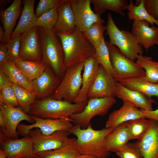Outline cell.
I'll use <instances>...</instances> for the list:
<instances>
[{
	"label": "cell",
	"mask_w": 158,
	"mask_h": 158,
	"mask_svg": "<svg viewBox=\"0 0 158 158\" xmlns=\"http://www.w3.org/2000/svg\"><path fill=\"white\" fill-rule=\"evenodd\" d=\"M56 34L62 45L66 69L84 62L95 55V47L77 27L68 32Z\"/></svg>",
	"instance_id": "obj_1"
},
{
	"label": "cell",
	"mask_w": 158,
	"mask_h": 158,
	"mask_svg": "<svg viewBox=\"0 0 158 158\" xmlns=\"http://www.w3.org/2000/svg\"><path fill=\"white\" fill-rule=\"evenodd\" d=\"M114 128H105L95 130L91 123L86 128L83 129L80 126L74 124L68 132L76 137V144L80 154H89L99 158H107L110 152L107 148L106 139Z\"/></svg>",
	"instance_id": "obj_2"
},
{
	"label": "cell",
	"mask_w": 158,
	"mask_h": 158,
	"mask_svg": "<svg viewBox=\"0 0 158 158\" xmlns=\"http://www.w3.org/2000/svg\"><path fill=\"white\" fill-rule=\"evenodd\" d=\"M42 54V61L61 80L66 71L63 50L61 40L53 30L37 27Z\"/></svg>",
	"instance_id": "obj_3"
},
{
	"label": "cell",
	"mask_w": 158,
	"mask_h": 158,
	"mask_svg": "<svg viewBox=\"0 0 158 158\" xmlns=\"http://www.w3.org/2000/svg\"><path fill=\"white\" fill-rule=\"evenodd\" d=\"M87 103H70L49 97L36 99L28 114L44 118L70 119L73 115L82 111Z\"/></svg>",
	"instance_id": "obj_4"
},
{
	"label": "cell",
	"mask_w": 158,
	"mask_h": 158,
	"mask_svg": "<svg viewBox=\"0 0 158 158\" xmlns=\"http://www.w3.org/2000/svg\"><path fill=\"white\" fill-rule=\"evenodd\" d=\"M106 34L109 42L116 46L121 54L130 60L135 61L138 56L142 55L143 49L136 37L132 32L120 30L115 24L111 14L107 15Z\"/></svg>",
	"instance_id": "obj_5"
},
{
	"label": "cell",
	"mask_w": 158,
	"mask_h": 158,
	"mask_svg": "<svg viewBox=\"0 0 158 158\" xmlns=\"http://www.w3.org/2000/svg\"><path fill=\"white\" fill-rule=\"evenodd\" d=\"M84 63L67 68L61 82L51 97L53 99L73 103L80 91L82 83V73Z\"/></svg>",
	"instance_id": "obj_6"
},
{
	"label": "cell",
	"mask_w": 158,
	"mask_h": 158,
	"mask_svg": "<svg viewBox=\"0 0 158 158\" xmlns=\"http://www.w3.org/2000/svg\"><path fill=\"white\" fill-rule=\"evenodd\" d=\"M108 48L111 64L115 73V80L116 81L135 77H144L145 70L138 63L123 55L115 45L105 41Z\"/></svg>",
	"instance_id": "obj_7"
},
{
	"label": "cell",
	"mask_w": 158,
	"mask_h": 158,
	"mask_svg": "<svg viewBox=\"0 0 158 158\" xmlns=\"http://www.w3.org/2000/svg\"><path fill=\"white\" fill-rule=\"evenodd\" d=\"M116 101L114 97L89 98L83 110L73 115L70 118L74 125H78L83 129L86 128L95 116L105 115Z\"/></svg>",
	"instance_id": "obj_8"
},
{
	"label": "cell",
	"mask_w": 158,
	"mask_h": 158,
	"mask_svg": "<svg viewBox=\"0 0 158 158\" xmlns=\"http://www.w3.org/2000/svg\"><path fill=\"white\" fill-rule=\"evenodd\" d=\"M31 116L34 123L29 125L20 123L17 130L18 135H28L30 130L38 128L43 135L48 136L59 130L68 132L74 125L71 119L44 118Z\"/></svg>",
	"instance_id": "obj_9"
},
{
	"label": "cell",
	"mask_w": 158,
	"mask_h": 158,
	"mask_svg": "<svg viewBox=\"0 0 158 158\" xmlns=\"http://www.w3.org/2000/svg\"><path fill=\"white\" fill-rule=\"evenodd\" d=\"M69 134L68 131L59 130L45 136L42 134L40 129L35 128L30 130L28 135L32 140L34 151L36 154L60 148L68 139Z\"/></svg>",
	"instance_id": "obj_10"
},
{
	"label": "cell",
	"mask_w": 158,
	"mask_h": 158,
	"mask_svg": "<svg viewBox=\"0 0 158 158\" xmlns=\"http://www.w3.org/2000/svg\"><path fill=\"white\" fill-rule=\"evenodd\" d=\"M0 145L7 152V158H36L32 140L28 135L20 139H12L0 130Z\"/></svg>",
	"instance_id": "obj_11"
},
{
	"label": "cell",
	"mask_w": 158,
	"mask_h": 158,
	"mask_svg": "<svg viewBox=\"0 0 158 158\" xmlns=\"http://www.w3.org/2000/svg\"><path fill=\"white\" fill-rule=\"evenodd\" d=\"M117 81L101 65L88 90V98L116 97Z\"/></svg>",
	"instance_id": "obj_12"
},
{
	"label": "cell",
	"mask_w": 158,
	"mask_h": 158,
	"mask_svg": "<svg viewBox=\"0 0 158 158\" xmlns=\"http://www.w3.org/2000/svg\"><path fill=\"white\" fill-rule=\"evenodd\" d=\"M19 56L23 60L42 61V49L37 27H33L21 35Z\"/></svg>",
	"instance_id": "obj_13"
},
{
	"label": "cell",
	"mask_w": 158,
	"mask_h": 158,
	"mask_svg": "<svg viewBox=\"0 0 158 158\" xmlns=\"http://www.w3.org/2000/svg\"><path fill=\"white\" fill-rule=\"evenodd\" d=\"M0 111L4 117L6 123V128L0 129V130L9 138H18L17 128L21 121H26L32 124L34 122L31 116L24 112L19 106L13 107L0 103Z\"/></svg>",
	"instance_id": "obj_14"
},
{
	"label": "cell",
	"mask_w": 158,
	"mask_h": 158,
	"mask_svg": "<svg viewBox=\"0 0 158 158\" xmlns=\"http://www.w3.org/2000/svg\"><path fill=\"white\" fill-rule=\"evenodd\" d=\"M76 27L82 32L95 23H104L101 16L95 13L90 7V0H70Z\"/></svg>",
	"instance_id": "obj_15"
},
{
	"label": "cell",
	"mask_w": 158,
	"mask_h": 158,
	"mask_svg": "<svg viewBox=\"0 0 158 158\" xmlns=\"http://www.w3.org/2000/svg\"><path fill=\"white\" fill-rule=\"evenodd\" d=\"M150 119L147 131L135 143L143 158H158V123Z\"/></svg>",
	"instance_id": "obj_16"
},
{
	"label": "cell",
	"mask_w": 158,
	"mask_h": 158,
	"mask_svg": "<svg viewBox=\"0 0 158 158\" xmlns=\"http://www.w3.org/2000/svg\"><path fill=\"white\" fill-rule=\"evenodd\" d=\"M61 80L50 68L46 66L43 73L32 80L37 98L41 99L51 97Z\"/></svg>",
	"instance_id": "obj_17"
},
{
	"label": "cell",
	"mask_w": 158,
	"mask_h": 158,
	"mask_svg": "<svg viewBox=\"0 0 158 158\" xmlns=\"http://www.w3.org/2000/svg\"><path fill=\"white\" fill-rule=\"evenodd\" d=\"M116 96L123 102L129 103L137 108L146 111L153 110L152 104L156 102L143 94L128 88L117 81Z\"/></svg>",
	"instance_id": "obj_18"
},
{
	"label": "cell",
	"mask_w": 158,
	"mask_h": 158,
	"mask_svg": "<svg viewBox=\"0 0 158 158\" xmlns=\"http://www.w3.org/2000/svg\"><path fill=\"white\" fill-rule=\"evenodd\" d=\"M149 25L146 21L135 20L132 28V32L147 52L154 45L158 46V27Z\"/></svg>",
	"instance_id": "obj_19"
},
{
	"label": "cell",
	"mask_w": 158,
	"mask_h": 158,
	"mask_svg": "<svg viewBox=\"0 0 158 158\" xmlns=\"http://www.w3.org/2000/svg\"><path fill=\"white\" fill-rule=\"evenodd\" d=\"M144 118L141 109L123 102L122 106L109 115L105 128H114L124 123L137 118Z\"/></svg>",
	"instance_id": "obj_20"
},
{
	"label": "cell",
	"mask_w": 158,
	"mask_h": 158,
	"mask_svg": "<svg viewBox=\"0 0 158 158\" xmlns=\"http://www.w3.org/2000/svg\"><path fill=\"white\" fill-rule=\"evenodd\" d=\"M57 9L58 18L53 29L55 33L68 32L76 27L70 0H62Z\"/></svg>",
	"instance_id": "obj_21"
},
{
	"label": "cell",
	"mask_w": 158,
	"mask_h": 158,
	"mask_svg": "<svg viewBox=\"0 0 158 158\" xmlns=\"http://www.w3.org/2000/svg\"><path fill=\"white\" fill-rule=\"evenodd\" d=\"M21 0H14L6 9L0 10V18L5 32L3 43H7L11 39L13 28L21 13Z\"/></svg>",
	"instance_id": "obj_22"
},
{
	"label": "cell",
	"mask_w": 158,
	"mask_h": 158,
	"mask_svg": "<svg viewBox=\"0 0 158 158\" xmlns=\"http://www.w3.org/2000/svg\"><path fill=\"white\" fill-rule=\"evenodd\" d=\"M100 64L95 55L85 62L80 91L73 103L87 102V93L96 75Z\"/></svg>",
	"instance_id": "obj_23"
},
{
	"label": "cell",
	"mask_w": 158,
	"mask_h": 158,
	"mask_svg": "<svg viewBox=\"0 0 158 158\" xmlns=\"http://www.w3.org/2000/svg\"><path fill=\"white\" fill-rule=\"evenodd\" d=\"M0 69L4 73L13 84L28 90L35 95L32 81L22 73L16 66L13 61L9 60L0 64Z\"/></svg>",
	"instance_id": "obj_24"
},
{
	"label": "cell",
	"mask_w": 158,
	"mask_h": 158,
	"mask_svg": "<svg viewBox=\"0 0 158 158\" xmlns=\"http://www.w3.org/2000/svg\"><path fill=\"white\" fill-rule=\"evenodd\" d=\"M35 1V0L23 1V6L20 19L11 35V39L35 26L37 18L34 11Z\"/></svg>",
	"instance_id": "obj_25"
},
{
	"label": "cell",
	"mask_w": 158,
	"mask_h": 158,
	"mask_svg": "<svg viewBox=\"0 0 158 158\" xmlns=\"http://www.w3.org/2000/svg\"><path fill=\"white\" fill-rule=\"evenodd\" d=\"M130 140L127 122L114 128L107 135L106 142L110 152H116L128 143Z\"/></svg>",
	"instance_id": "obj_26"
},
{
	"label": "cell",
	"mask_w": 158,
	"mask_h": 158,
	"mask_svg": "<svg viewBox=\"0 0 158 158\" xmlns=\"http://www.w3.org/2000/svg\"><path fill=\"white\" fill-rule=\"evenodd\" d=\"M126 87L138 91L149 98L156 97L158 101V85L147 80L143 77L121 79L118 81Z\"/></svg>",
	"instance_id": "obj_27"
},
{
	"label": "cell",
	"mask_w": 158,
	"mask_h": 158,
	"mask_svg": "<svg viewBox=\"0 0 158 158\" xmlns=\"http://www.w3.org/2000/svg\"><path fill=\"white\" fill-rule=\"evenodd\" d=\"M76 139L75 138H69L59 148L37 153L36 158H75L80 154Z\"/></svg>",
	"instance_id": "obj_28"
},
{
	"label": "cell",
	"mask_w": 158,
	"mask_h": 158,
	"mask_svg": "<svg viewBox=\"0 0 158 158\" xmlns=\"http://www.w3.org/2000/svg\"><path fill=\"white\" fill-rule=\"evenodd\" d=\"M94 5L95 13L101 16L107 10L113 11L122 16L125 13L123 10L126 9L128 3L126 0H90Z\"/></svg>",
	"instance_id": "obj_29"
},
{
	"label": "cell",
	"mask_w": 158,
	"mask_h": 158,
	"mask_svg": "<svg viewBox=\"0 0 158 158\" xmlns=\"http://www.w3.org/2000/svg\"><path fill=\"white\" fill-rule=\"evenodd\" d=\"M129 2L126 9L129 21H146L152 26L156 24L158 27V21L148 13L144 6L143 0H137L135 5L132 0Z\"/></svg>",
	"instance_id": "obj_30"
},
{
	"label": "cell",
	"mask_w": 158,
	"mask_h": 158,
	"mask_svg": "<svg viewBox=\"0 0 158 158\" xmlns=\"http://www.w3.org/2000/svg\"><path fill=\"white\" fill-rule=\"evenodd\" d=\"M14 62L22 73L32 81L40 76L46 67L42 61L23 60L19 58Z\"/></svg>",
	"instance_id": "obj_31"
},
{
	"label": "cell",
	"mask_w": 158,
	"mask_h": 158,
	"mask_svg": "<svg viewBox=\"0 0 158 158\" xmlns=\"http://www.w3.org/2000/svg\"><path fill=\"white\" fill-rule=\"evenodd\" d=\"M135 62L145 71L144 78L152 83H158V61L151 57L139 55Z\"/></svg>",
	"instance_id": "obj_32"
},
{
	"label": "cell",
	"mask_w": 158,
	"mask_h": 158,
	"mask_svg": "<svg viewBox=\"0 0 158 158\" xmlns=\"http://www.w3.org/2000/svg\"><path fill=\"white\" fill-rule=\"evenodd\" d=\"M19 106L23 111L28 114L32 105L36 100V95L31 91L14 84L11 86Z\"/></svg>",
	"instance_id": "obj_33"
},
{
	"label": "cell",
	"mask_w": 158,
	"mask_h": 158,
	"mask_svg": "<svg viewBox=\"0 0 158 158\" xmlns=\"http://www.w3.org/2000/svg\"><path fill=\"white\" fill-rule=\"evenodd\" d=\"M95 56L99 64L114 79L115 73L111 64L109 49L104 37L99 46L95 49Z\"/></svg>",
	"instance_id": "obj_34"
},
{
	"label": "cell",
	"mask_w": 158,
	"mask_h": 158,
	"mask_svg": "<svg viewBox=\"0 0 158 158\" xmlns=\"http://www.w3.org/2000/svg\"><path fill=\"white\" fill-rule=\"evenodd\" d=\"M106 30V26L103 23L97 22L90 25L83 33L95 49L101 44Z\"/></svg>",
	"instance_id": "obj_35"
},
{
	"label": "cell",
	"mask_w": 158,
	"mask_h": 158,
	"mask_svg": "<svg viewBox=\"0 0 158 158\" xmlns=\"http://www.w3.org/2000/svg\"><path fill=\"white\" fill-rule=\"evenodd\" d=\"M130 140L141 138L146 133L150 125V119L145 118H137L127 122Z\"/></svg>",
	"instance_id": "obj_36"
},
{
	"label": "cell",
	"mask_w": 158,
	"mask_h": 158,
	"mask_svg": "<svg viewBox=\"0 0 158 158\" xmlns=\"http://www.w3.org/2000/svg\"><path fill=\"white\" fill-rule=\"evenodd\" d=\"M58 18L57 8H54L37 18L35 26L53 30Z\"/></svg>",
	"instance_id": "obj_37"
},
{
	"label": "cell",
	"mask_w": 158,
	"mask_h": 158,
	"mask_svg": "<svg viewBox=\"0 0 158 158\" xmlns=\"http://www.w3.org/2000/svg\"><path fill=\"white\" fill-rule=\"evenodd\" d=\"M116 153L119 158H143L135 143H128Z\"/></svg>",
	"instance_id": "obj_38"
},
{
	"label": "cell",
	"mask_w": 158,
	"mask_h": 158,
	"mask_svg": "<svg viewBox=\"0 0 158 158\" xmlns=\"http://www.w3.org/2000/svg\"><path fill=\"white\" fill-rule=\"evenodd\" d=\"M0 103L13 107L19 106L11 86L6 87L0 90Z\"/></svg>",
	"instance_id": "obj_39"
},
{
	"label": "cell",
	"mask_w": 158,
	"mask_h": 158,
	"mask_svg": "<svg viewBox=\"0 0 158 158\" xmlns=\"http://www.w3.org/2000/svg\"><path fill=\"white\" fill-rule=\"evenodd\" d=\"M62 0H40L35 10L37 18L51 9L58 8Z\"/></svg>",
	"instance_id": "obj_40"
},
{
	"label": "cell",
	"mask_w": 158,
	"mask_h": 158,
	"mask_svg": "<svg viewBox=\"0 0 158 158\" xmlns=\"http://www.w3.org/2000/svg\"><path fill=\"white\" fill-rule=\"evenodd\" d=\"M21 35L12 38L7 43L10 59L13 61L19 59L20 45Z\"/></svg>",
	"instance_id": "obj_41"
},
{
	"label": "cell",
	"mask_w": 158,
	"mask_h": 158,
	"mask_svg": "<svg viewBox=\"0 0 158 158\" xmlns=\"http://www.w3.org/2000/svg\"><path fill=\"white\" fill-rule=\"evenodd\" d=\"M148 13L158 22V0H143Z\"/></svg>",
	"instance_id": "obj_42"
},
{
	"label": "cell",
	"mask_w": 158,
	"mask_h": 158,
	"mask_svg": "<svg viewBox=\"0 0 158 158\" xmlns=\"http://www.w3.org/2000/svg\"><path fill=\"white\" fill-rule=\"evenodd\" d=\"M10 60L6 43H1L0 44V64Z\"/></svg>",
	"instance_id": "obj_43"
},
{
	"label": "cell",
	"mask_w": 158,
	"mask_h": 158,
	"mask_svg": "<svg viewBox=\"0 0 158 158\" xmlns=\"http://www.w3.org/2000/svg\"><path fill=\"white\" fill-rule=\"evenodd\" d=\"M12 84L4 73L0 69V90L11 86Z\"/></svg>",
	"instance_id": "obj_44"
},
{
	"label": "cell",
	"mask_w": 158,
	"mask_h": 158,
	"mask_svg": "<svg viewBox=\"0 0 158 158\" xmlns=\"http://www.w3.org/2000/svg\"><path fill=\"white\" fill-rule=\"evenodd\" d=\"M141 110L144 118L153 120L158 123V109L150 111Z\"/></svg>",
	"instance_id": "obj_45"
},
{
	"label": "cell",
	"mask_w": 158,
	"mask_h": 158,
	"mask_svg": "<svg viewBox=\"0 0 158 158\" xmlns=\"http://www.w3.org/2000/svg\"><path fill=\"white\" fill-rule=\"evenodd\" d=\"M0 129H4L6 127V121L1 111H0Z\"/></svg>",
	"instance_id": "obj_46"
},
{
	"label": "cell",
	"mask_w": 158,
	"mask_h": 158,
	"mask_svg": "<svg viewBox=\"0 0 158 158\" xmlns=\"http://www.w3.org/2000/svg\"><path fill=\"white\" fill-rule=\"evenodd\" d=\"M75 158H99L96 156L86 154H79Z\"/></svg>",
	"instance_id": "obj_47"
},
{
	"label": "cell",
	"mask_w": 158,
	"mask_h": 158,
	"mask_svg": "<svg viewBox=\"0 0 158 158\" xmlns=\"http://www.w3.org/2000/svg\"><path fill=\"white\" fill-rule=\"evenodd\" d=\"M11 1V0H0V7L1 10H3V8H4Z\"/></svg>",
	"instance_id": "obj_48"
},
{
	"label": "cell",
	"mask_w": 158,
	"mask_h": 158,
	"mask_svg": "<svg viewBox=\"0 0 158 158\" xmlns=\"http://www.w3.org/2000/svg\"><path fill=\"white\" fill-rule=\"evenodd\" d=\"M8 156V153L6 151L2 149H0V158H6Z\"/></svg>",
	"instance_id": "obj_49"
},
{
	"label": "cell",
	"mask_w": 158,
	"mask_h": 158,
	"mask_svg": "<svg viewBox=\"0 0 158 158\" xmlns=\"http://www.w3.org/2000/svg\"><path fill=\"white\" fill-rule=\"evenodd\" d=\"M5 30L0 25V42L2 43L5 36Z\"/></svg>",
	"instance_id": "obj_50"
},
{
	"label": "cell",
	"mask_w": 158,
	"mask_h": 158,
	"mask_svg": "<svg viewBox=\"0 0 158 158\" xmlns=\"http://www.w3.org/2000/svg\"><path fill=\"white\" fill-rule=\"evenodd\" d=\"M157 84L158 85V83H157Z\"/></svg>",
	"instance_id": "obj_51"
}]
</instances>
